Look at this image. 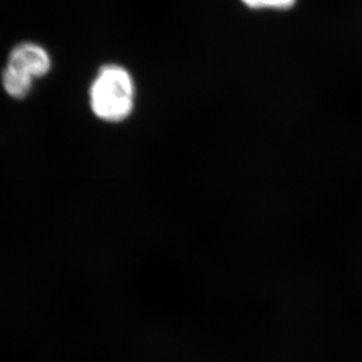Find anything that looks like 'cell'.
Listing matches in <instances>:
<instances>
[{
    "instance_id": "6da1fadb",
    "label": "cell",
    "mask_w": 362,
    "mask_h": 362,
    "mask_svg": "<svg viewBox=\"0 0 362 362\" xmlns=\"http://www.w3.org/2000/svg\"><path fill=\"white\" fill-rule=\"evenodd\" d=\"M136 99L134 78L118 64L100 67L88 90L90 111L106 124L126 122L134 112Z\"/></svg>"
},
{
    "instance_id": "7a4b0ae2",
    "label": "cell",
    "mask_w": 362,
    "mask_h": 362,
    "mask_svg": "<svg viewBox=\"0 0 362 362\" xmlns=\"http://www.w3.org/2000/svg\"><path fill=\"white\" fill-rule=\"evenodd\" d=\"M52 60L44 47L35 42L16 46L7 58L1 81L11 98L24 99L31 92L33 81L49 74Z\"/></svg>"
},
{
    "instance_id": "3957f363",
    "label": "cell",
    "mask_w": 362,
    "mask_h": 362,
    "mask_svg": "<svg viewBox=\"0 0 362 362\" xmlns=\"http://www.w3.org/2000/svg\"><path fill=\"white\" fill-rule=\"evenodd\" d=\"M245 6L252 10H288L296 5V0H241Z\"/></svg>"
}]
</instances>
